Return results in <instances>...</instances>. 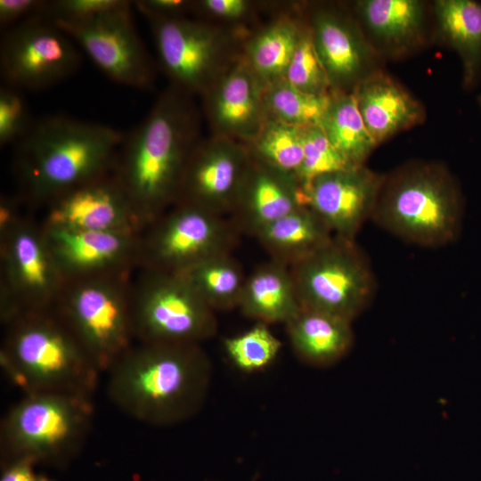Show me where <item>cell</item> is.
<instances>
[{
	"instance_id": "cell-1",
	"label": "cell",
	"mask_w": 481,
	"mask_h": 481,
	"mask_svg": "<svg viewBox=\"0 0 481 481\" xmlns=\"http://www.w3.org/2000/svg\"><path fill=\"white\" fill-rule=\"evenodd\" d=\"M192 96L166 88L118 151L112 174L145 227L175 205L187 159L201 138Z\"/></svg>"
},
{
	"instance_id": "cell-2",
	"label": "cell",
	"mask_w": 481,
	"mask_h": 481,
	"mask_svg": "<svg viewBox=\"0 0 481 481\" xmlns=\"http://www.w3.org/2000/svg\"><path fill=\"white\" fill-rule=\"evenodd\" d=\"M107 393L125 414L153 426H170L203 407L212 363L201 345L136 342L107 372Z\"/></svg>"
},
{
	"instance_id": "cell-3",
	"label": "cell",
	"mask_w": 481,
	"mask_h": 481,
	"mask_svg": "<svg viewBox=\"0 0 481 481\" xmlns=\"http://www.w3.org/2000/svg\"><path fill=\"white\" fill-rule=\"evenodd\" d=\"M125 134L67 116L34 122L16 144L19 196L29 206H46L58 196L113 173Z\"/></svg>"
},
{
	"instance_id": "cell-4",
	"label": "cell",
	"mask_w": 481,
	"mask_h": 481,
	"mask_svg": "<svg viewBox=\"0 0 481 481\" xmlns=\"http://www.w3.org/2000/svg\"><path fill=\"white\" fill-rule=\"evenodd\" d=\"M0 365L24 394L93 398L102 373L54 308L27 312L4 323Z\"/></svg>"
},
{
	"instance_id": "cell-5",
	"label": "cell",
	"mask_w": 481,
	"mask_h": 481,
	"mask_svg": "<svg viewBox=\"0 0 481 481\" xmlns=\"http://www.w3.org/2000/svg\"><path fill=\"white\" fill-rule=\"evenodd\" d=\"M371 218L407 242L443 247L457 240L461 232L462 198L445 167L412 164L384 177Z\"/></svg>"
},
{
	"instance_id": "cell-6",
	"label": "cell",
	"mask_w": 481,
	"mask_h": 481,
	"mask_svg": "<svg viewBox=\"0 0 481 481\" xmlns=\"http://www.w3.org/2000/svg\"><path fill=\"white\" fill-rule=\"evenodd\" d=\"M94 412L90 397L24 394L1 420V463L28 460L38 467H68L84 448Z\"/></svg>"
},
{
	"instance_id": "cell-7",
	"label": "cell",
	"mask_w": 481,
	"mask_h": 481,
	"mask_svg": "<svg viewBox=\"0 0 481 481\" xmlns=\"http://www.w3.org/2000/svg\"><path fill=\"white\" fill-rule=\"evenodd\" d=\"M135 272L67 281L54 306L101 372H108L136 343Z\"/></svg>"
},
{
	"instance_id": "cell-8",
	"label": "cell",
	"mask_w": 481,
	"mask_h": 481,
	"mask_svg": "<svg viewBox=\"0 0 481 481\" xmlns=\"http://www.w3.org/2000/svg\"><path fill=\"white\" fill-rule=\"evenodd\" d=\"M150 26L159 64L170 86L202 96L241 57L251 32L186 16L143 15Z\"/></svg>"
},
{
	"instance_id": "cell-9",
	"label": "cell",
	"mask_w": 481,
	"mask_h": 481,
	"mask_svg": "<svg viewBox=\"0 0 481 481\" xmlns=\"http://www.w3.org/2000/svg\"><path fill=\"white\" fill-rule=\"evenodd\" d=\"M136 342L197 344L217 332L216 312L181 273L137 269L133 279Z\"/></svg>"
},
{
	"instance_id": "cell-10",
	"label": "cell",
	"mask_w": 481,
	"mask_h": 481,
	"mask_svg": "<svg viewBox=\"0 0 481 481\" xmlns=\"http://www.w3.org/2000/svg\"><path fill=\"white\" fill-rule=\"evenodd\" d=\"M241 235L226 216L175 203L142 232L138 269L181 273L210 257L232 253Z\"/></svg>"
},
{
	"instance_id": "cell-11",
	"label": "cell",
	"mask_w": 481,
	"mask_h": 481,
	"mask_svg": "<svg viewBox=\"0 0 481 481\" xmlns=\"http://www.w3.org/2000/svg\"><path fill=\"white\" fill-rule=\"evenodd\" d=\"M289 268L302 308L352 322L368 307L376 291L372 269L355 240L334 236Z\"/></svg>"
},
{
	"instance_id": "cell-12",
	"label": "cell",
	"mask_w": 481,
	"mask_h": 481,
	"mask_svg": "<svg viewBox=\"0 0 481 481\" xmlns=\"http://www.w3.org/2000/svg\"><path fill=\"white\" fill-rule=\"evenodd\" d=\"M0 319L54 308L66 283L41 222L23 216L0 234Z\"/></svg>"
},
{
	"instance_id": "cell-13",
	"label": "cell",
	"mask_w": 481,
	"mask_h": 481,
	"mask_svg": "<svg viewBox=\"0 0 481 481\" xmlns=\"http://www.w3.org/2000/svg\"><path fill=\"white\" fill-rule=\"evenodd\" d=\"M75 42L41 16L7 29L0 45L4 85L18 90H41L62 81L80 66Z\"/></svg>"
},
{
	"instance_id": "cell-14",
	"label": "cell",
	"mask_w": 481,
	"mask_h": 481,
	"mask_svg": "<svg viewBox=\"0 0 481 481\" xmlns=\"http://www.w3.org/2000/svg\"><path fill=\"white\" fill-rule=\"evenodd\" d=\"M133 2L87 21L54 23L86 53L112 81L147 90L154 83L150 56L136 30L132 16Z\"/></svg>"
},
{
	"instance_id": "cell-15",
	"label": "cell",
	"mask_w": 481,
	"mask_h": 481,
	"mask_svg": "<svg viewBox=\"0 0 481 481\" xmlns=\"http://www.w3.org/2000/svg\"><path fill=\"white\" fill-rule=\"evenodd\" d=\"M249 160L240 142L211 135L200 138L187 159L175 203L228 216Z\"/></svg>"
},
{
	"instance_id": "cell-16",
	"label": "cell",
	"mask_w": 481,
	"mask_h": 481,
	"mask_svg": "<svg viewBox=\"0 0 481 481\" xmlns=\"http://www.w3.org/2000/svg\"><path fill=\"white\" fill-rule=\"evenodd\" d=\"M46 227L141 233L140 219L113 174L77 186L45 206Z\"/></svg>"
},
{
	"instance_id": "cell-17",
	"label": "cell",
	"mask_w": 481,
	"mask_h": 481,
	"mask_svg": "<svg viewBox=\"0 0 481 481\" xmlns=\"http://www.w3.org/2000/svg\"><path fill=\"white\" fill-rule=\"evenodd\" d=\"M43 228L66 281L138 269L142 232L75 231L45 225Z\"/></svg>"
},
{
	"instance_id": "cell-18",
	"label": "cell",
	"mask_w": 481,
	"mask_h": 481,
	"mask_svg": "<svg viewBox=\"0 0 481 481\" xmlns=\"http://www.w3.org/2000/svg\"><path fill=\"white\" fill-rule=\"evenodd\" d=\"M384 177L364 166L320 175L305 188L306 204L334 236L355 240L371 217Z\"/></svg>"
},
{
	"instance_id": "cell-19",
	"label": "cell",
	"mask_w": 481,
	"mask_h": 481,
	"mask_svg": "<svg viewBox=\"0 0 481 481\" xmlns=\"http://www.w3.org/2000/svg\"><path fill=\"white\" fill-rule=\"evenodd\" d=\"M332 92L352 93L371 75V53L355 20L346 12L317 5L303 12Z\"/></svg>"
},
{
	"instance_id": "cell-20",
	"label": "cell",
	"mask_w": 481,
	"mask_h": 481,
	"mask_svg": "<svg viewBox=\"0 0 481 481\" xmlns=\"http://www.w3.org/2000/svg\"><path fill=\"white\" fill-rule=\"evenodd\" d=\"M265 86L240 58L202 96L211 135L248 143L268 119Z\"/></svg>"
},
{
	"instance_id": "cell-21",
	"label": "cell",
	"mask_w": 481,
	"mask_h": 481,
	"mask_svg": "<svg viewBox=\"0 0 481 481\" xmlns=\"http://www.w3.org/2000/svg\"><path fill=\"white\" fill-rule=\"evenodd\" d=\"M306 206L296 177L250 158L228 217L241 234L256 236L263 228Z\"/></svg>"
},
{
	"instance_id": "cell-22",
	"label": "cell",
	"mask_w": 481,
	"mask_h": 481,
	"mask_svg": "<svg viewBox=\"0 0 481 481\" xmlns=\"http://www.w3.org/2000/svg\"><path fill=\"white\" fill-rule=\"evenodd\" d=\"M352 93L365 126L377 145L424 119L420 102L384 73L374 71Z\"/></svg>"
},
{
	"instance_id": "cell-23",
	"label": "cell",
	"mask_w": 481,
	"mask_h": 481,
	"mask_svg": "<svg viewBox=\"0 0 481 481\" xmlns=\"http://www.w3.org/2000/svg\"><path fill=\"white\" fill-rule=\"evenodd\" d=\"M296 356L314 367H328L345 357L354 344L352 322L302 308L285 324Z\"/></svg>"
},
{
	"instance_id": "cell-24",
	"label": "cell",
	"mask_w": 481,
	"mask_h": 481,
	"mask_svg": "<svg viewBox=\"0 0 481 481\" xmlns=\"http://www.w3.org/2000/svg\"><path fill=\"white\" fill-rule=\"evenodd\" d=\"M304 22L303 12H281L246 38L240 58L265 87L285 79Z\"/></svg>"
},
{
	"instance_id": "cell-25",
	"label": "cell",
	"mask_w": 481,
	"mask_h": 481,
	"mask_svg": "<svg viewBox=\"0 0 481 481\" xmlns=\"http://www.w3.org/2000/svg\"><path fill=\"white\" fill-rule=\"evenodd\" d=\"M238 308L256 322H289L300 311L290 268L269 259L247 276Z\"/></svg>"
},
{
	"instance_id": "cell-26",
	"label": "cell",
	"mask_w": 481,
	"mask_h": 481,
	"mask_svg": "<svg viewBox=\"0 0 481 481\" xmlns=\"http://www.w3.org/2000/svg\"><path fill=\"white\" fill-rule=\"evenodd\" d=\"M255 237L269 259L291 267L324 247L334 235L313 209L302 206L268 224Z\"/></svg>"
},
{
	"instance_id": "cell-27",
	"label": "cell",
	"mask_w": 481,
	"mask_h": 481,
	"mask_svg": "<svg viewBox=\"0 0 481 481\" xmlns=\"http://www.w3.org/2000/svg\"><path fill=\"white\" fill-rule=\"evenodd\" d=\"M360 21L378 44L399 53L420 38L424 4L419 0H361L355 4Z\"/></svg>"
},
{
	"instance_id": "cell-28",
	"label": "cell",
	"mask_w": 481,
	"mask_h": 481,
	"mask_svg": "<svg viewBox=\"0 0 481 481\" xmlns=\"http://www.w3.org/2000/svg\"><path fill=\"white\" fill-rule=\"evenodd\" d=\"M434 12L443 37L461 56L465 84L470 85L481 63V3L437 0Z\"/></svg>"
},
{
	"instance_id": "cell-29",
	"label": "cell",
	"mask_w": 481,
	"mask_h": 481,
	"mask_svg": "<svg viewBox=\"0 0 481 481\" xmlns=\"http://www.w3.org/2000/svg\"><path fill=\"white\" fill-rule=\"evenodd\" d=\"M319 126L337 151L354 166H363L377 146L353 93L332 92Z\"/></svg>"
},
{
	"instance_id": "cell-30",
	"label": "cell",
	"mask_w": 481,
	"mask_h": 481,
	"mask_svg": "<svg viewBox=\"0 0 481 481\" xmlns=\"http://www.w3.org/2000/svg\"><path fill=\"white\" fill-rule=\"evenodd\" d=\"M181 274L215 312L239 306L247 276L232 253L210 257Z\"/></svg>"
},
{
	"instance_id": "cell-31",
	"label": "cell",
	"mask_w": 481,
	"mask_h": 481,
	"mask_svg": "<svg viewBox=\"0 0 481 481\" xmlns=\"http://www.w3.org/2000/svg\"><path fill=\"white\" fill-rule=\"evenodd\" d=\"M245 145L252 159L295 176L304 156L303 127L268 118Z\"/></svg>"
},
{
	"instance_id": "cell-32",
	"label": "cell",
	"mask_w": 481,
	"mask_h": 481,
	"mask_svg": "<svg viewBox=\"0 0 481 481\" xmlns=\"http://www.w3.org/2000/svg\"><path fill=\"white\" fill-rule=\"evenodd\" d=\"M330 94H309L297 89L285 79L278 81L265 90L267 118L298 127L319 126Z\"/></svg>"
},
{
	"instance_id": "cell-33",
	"label": "cell",
	"mask_w": 481,
	"mask_h": 481,
	"mask_svg": "<svg viewBox=\"0 0 481 481\" xmlns=\"http://www.w3.org/2000/svg\"><path fill=\"white\" fill-rule=\"evenodd\" d=\"M269 325L256 322L249 330L224 339V351L240 371L255 372L269 366L279 355L281 340Z\"/></svg>"
},
{
	"instance_id": "cell-34",
	"label": "cell",
	"mask_w": 481,
	"mask_h": 481,
	"mask_svg": "<svg viewBox=\"0 0 481 481\" xmlns=\"http://www.w3.org/2000/svg\"><path fill=\"white\" fill-rule=\"evenodd\" d=\"M285 80L297 89L309 94L325 96L332 93L329 77L316 52L306 17L298 43L287 69Z\"/></svg>"
},
{
	"instance_id": "cell-35",
	"label": "cell",
	"mask_w": 481,
	"mask_h": 481,
	"mask_svg": "<svg viewBox=\"0 0 481 481\" xmlns=\"http://www.w3.org/2000/svg\"><path fill=\"white\" fill-rule=\"evenodd\" d=\"M303 160L295 175L303 192L320 175L356 167L337 151L319 126L303 127Z\"/></svg>"
},
{
	"instance_id": "cell-36",
	"label": "cell",
	"mask_w": 481,
	"mask_h": 481,
	"mask_svg": "<svg viewBox=\"0 0 481 481\" xmlns=\"http://www.w3.org/2000/svg\"><path fill=\"white\" fill-rule=\"evenodd\" d=\"M34 122L20 90L4 85L0 88V145L17 144Z\"/></svg>"
},
{
	"instance_id": "cell-37",
	"label": "cell",
	"mask_w": 481,
	"mask_h": 481,
	"mask_svg": "<svg viewBox=\"0 0 481 481\" xmlns=\"http://www.w3.org/2000/svg\"><path fill=\"white\" fill-rule=\"evenodd\" d=\"M126 2V0L46 1L38 16L54 23H79L114 10Z\"/></svg>"
},
{
	"instance_id": "cell-38",
	"label": "cell",
	"mask_w": 481,
	"mask_h": 481,
	"mask_svg": "<svg viewBox=\"0 0 481 481\" xmlns=\"http://www.w3.org/2000/svg\"><path fill=\"white\" fill-rule=\"evenodd\" d=\"M266 4L251 0H199L193 1L192 12L207 21L226 26H246L245 23Z\"/></svg>"
},
{
	"instance_id": "cell-39",
	"label": "cell",
	"mask_w": 481,
	"mask_h": 481,
	"mask_svg": "<svg viewBox=\"0 0 481 481\" xmlns=\"http://www.w3.org/2000/svg\"><path fill=\"white\" fill-rule=\"evenodd\" d=\"M46 1L0 0V24L12 28L29 18L40 15Z\"/></svg>"
},
{
	"instance_id": "cell-40",
	"label": "cell",
	"mask_w": 481,
	"mask_h": 481,
	"mask_svg": "<svg viewBox=\"0 0 481 481\" xmlns=\"http://www.w3.org/2000/svg\"><path fill=\"white\" fill-rule=\"evenodd\" d=\"M133 4L143 15L157 17H180L192 12L193 1L188 0H141Z\"/></svg>"
},
{
	"instance_id": "cell-41",
	"label": "cell",
	"mask_w": 481,
	"mask_h": 481,
	"mask_svg": "<svg viewBox=\"0 0 481 481\" xmlns=\"http://www.w3.org/2000/svg\"><path fill=\"white\" fill-rule=\"evenodd\" d=\"M38 466L28 460H14L1 463L0 481H53L40 473Z\"/></svg>"
},
{
	"instance_id": "cell-42",
	"label": "cell",
	"mask_w": 481,
	"mask_h": 481,
	"mask_svg": "<svg viewBox=\"0 0 481 481\" xmlns=\"http://www.w3.org/2000/svg\"><path fill=\"white\" fill-rule=\"evenodd\" d=\"M25 203L18 195L2 196L0 201V234L15 225L24 216L20 206Z\"/></svg>"
},
{
	"instance_id": "cell-43",
	"label": "cell",
	"mask_w": 481,
	"mask_h": 481,
	"mask_svg": "<svg viewBox=\"0 0 481 481\" xmlns=\"http://www.w3.org/2000/svg\"><path fill=\"white\" fill-rule=\"evenodd\" d=\"M480 104H481V98H480Z\"/></svg>"
}]
</instances>
